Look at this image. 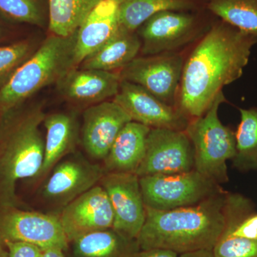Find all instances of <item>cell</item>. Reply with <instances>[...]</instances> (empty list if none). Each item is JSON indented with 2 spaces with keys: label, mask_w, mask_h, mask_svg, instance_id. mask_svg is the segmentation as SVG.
<instances>
[{
  "label": "cell",
  "mask_w": 257,
  "mask_h": 257,
  "mask_svg": "<svg viewBox=\"0 0 257 257\" xmlns=\"http://www.w3.org/2000/svg\"><path fill=\"white\" fill-rule=\"evenodd\" d=\"M256 37L219 20L213 23L184 64L179 109L189 118L209 109L223 87L237 80L247 65Z\"/></svg>",
  "instance_id": "6da1fadb"
},
{
  "label": "cell",
  "mask_w": 257,
  "mask_h": 257,
  "mask_svg": "<svg viewBox=\"0 0 257 257\" xmlns=\"http://www.w3.org/2000/svg\"><path fill=\"white\" fill-rule=\"evenodd\" d=\"M228 192L195 205L167 211L146 207V219L138 238L140 250L162 248L178 253L212 250L227 221Z\"/></svg>",
  "instance_id": "7a4b0ae2"
},
{
  "label": "cell",
  "mask_w": 257,
  "mask_h": 257,
  "mask_svg": "<svg viewBox=\"0 0 257 257\" xmlns=\"http://www.w3.org/2000/svg\"><path fill=\"white\" fill-rule=\"evenodd\" d=\"M77 32L69 37L52 35L0 87V111L8 112L75 68Z\"/></svg>",
  "instance_id": "3957f363"
},
{
  "label": "cell",
  "mask_w": 257,
  "mask_h": 257,
  "mask_svg": "<svg viewBox=\"0 0 257 257\" xmlns=\"http://www.w3.org/2000/svg\"><path fill=\"white\" fill-rule=\"evenodd\" d=\"M45 115L32 109L11 128L0 146V197L9 206L15 197L17 182L36 178L41 170L45 141L40 126Z\"/></svg>",
  "instance_id": "277c9868"
},
{
  "label": "cell",
  "mask_w": 257,
  "mask_h": 257,
  "mask_svg": "<svg viewBox=\"0 0 257 257\" xmlns=\"http://www.w3.org/2000/svg\"><path fill=\"white\" fill-rule=\"evenodd\" d=\"M225 101L221 91L206 112L190 120L185 130L194 150V170L219 184L229 181L226 162L236 155L235 133L218 115Z\"/></svg>",
  "instance_id": "5b68a950"
},
{
  "label": "cell",
  "mask_w": 257,
  "mask_h": 257,
  "mask_svg": "<svg viewBox=\"0 0 257 257\" xmlns=\"http://www.w3.org/2000/svg\"><path fill=\"white\" fill-rule=\"evenodd\" d=\"M145 207L167 211L195 205L224 192L220 184L197 170L140 177Z\"/></svg>",
  "instance_id": "8992f818"
},
{
  "label": "cell",
  "mask_w": 257,
  "mask_h": 257,
  "mask_svg": "<svg viewBox=\"0 0 257 257\" xmlns=\"http://www.w3.org/2000/svg\"><path fill=\"white\" fill-rule=\"evenodd\" d=\"M184 64L182 56L169 52L136 57L119 74L121 80L138 84L166 104L176 106Z\"/></svg>",
  "instance_id": "52a82bcc"
},
{
  "label": "cell",
  "mask_w": 257,
  "mask_h": 257,
  "mask_svg": "<svg viewBox=\"0 0 257 257\" xmlns=\"http://www.w3.org/2000/svg\"><path fill=\"white\" fill-rule=\"evenodd\" d=\"M194 170V150L185 131L151 128L139 177L175 175Z\"/></svg>",
  "instance_id": "ba28073f"
},
{
  "label": "cell",
  "mask_w": 257,
  "mask_h": 257,
  "mask_svg": "<svg viewBox=\"0 0 257 257\" xmlns=\"http://www.w3.org/2000/svg\"><path fill=\"white\" fill-rule=\"evenodd\" d=\"M204 15L202 10L157 13L138 29L142 51L146 55H160L185 45L202 30Z\"/></svg>",
  "instance_id": "9c48e42d"
},
{
  "label": "cell",
  "mask_w": 257,
  "mask_h": 257,
  "mask_svg": "<svg viewBox=\"0 0 257 257\" xmlns=\"http://www.w3.org/2000/svg\"><path fill=\"white\" fill-rule=\"evenodd\" d=\"M99 184L114 211L112 229L126 239H138L146 219L140 177L135 173L106 172Z\"/></svg>",
  "instance_id": "30bf717a"
},
{
  "label": "cell",
  "mask_w": 257,
  "mask_h": 257,
  "mask_svg": "<svg viewBox=\"0 0 257 257\" xmlns=\"http://www.w3.org/2000/svg\"><path fill=\"white\" fill-rule=\"evenodd\" d=\"M25 241L40 248H60L69 242L58 216L19 209H5L0 214V243Z\"/></svg>",
  "instance_id": "8fae6325"
},
{
  "label": "cell",
  "mask_w": 257,
  "mask_h": 257,
  "mask_svg": "<svg viewBox=\"0 0 257 257\" xmlns=\"http://www.w3.org/2000/svg\"><path fill=\"white\" fill-rule=\"evenodd\" d=\"M114 101L132 121L151 128L185 131L190 121L179 107L166 104L145 88L126 81L121 80Z\"/></svg>",
  "instance_id": "7c38bea8"
},
{
  "label": "cell",
  "mask_w": 257,
  "mask_h": 257,
  "mask_svg": "<svg viewBox=\"0 0 257 257\" xmlns=\"http://www.w3.org/2000/svg\"><path fill=\"white\" fill-rule=\"evenodd\" d=\"M58 216L69 243L83 235L112 229L114 220L110 201L100 184L67 204Z\"/></svg>",
  "instance_id": "4fadbf2b"
},
{
  "label": "cell",
  "mask_w": 257,
  "mask_h": 257,
  "mask_svg": "<svg viewBox=\"0 0 257 257\" xmlns=\"http://www.w3.org/2000/svg\"><path fill=\"white\" fill-rule=\"evenodd\" d=\"M43 189L45 199L63 208L100 182L104 167L79 155L60 162L54 167Z\"/></svg>",
  "instance_id": "5bb4252c"
},
{
  "label": "cell",
  "mask_w": 257,
  "mask_h": 257,
  "mask_svg": "<svg viewBox=\"0 0 257 257\" xmlns=\"http://www.w3.org/2000/svg\"><path fill=\"white\" fill-rule=\"evenodd\" d=\"M131 121L126 111L114 100L91 106L83 114L84 150L92 158L104 161L120 131Z\"/></svg>",
  "instance_id": "9a60e30c"
},
{
  "label": "cell",
  "mask_w": 257,
  "mask_h": 257,
  "mask_svg": "<svg viewBox=\"0 0 257 257\" xmlns=\"http://www.w3.org/2000/svg\"><path fill=\"white\" fill-rule=\"evenodd\" d=\"M119 5L111 0H101L88 15L77 32L74 64L83 61L105 45L119 30Z\"/></svg>",
  "instance_id": "2e32d148"
},
{
  "label": "cell",
  "mask_w": 257,
  "mask_h": 257,
  "mask_svg": "<svg viewBox=\"0 0 257 257\" xmlns=\"http://www.w3.org/2000/svg\"><path fill=\"white\" fill-rule=\"evenodd\" d=\"M119 74L96 69L74 68L59 81L64 97L79 104H98L119 92Z\"/></svg>",
  "instance_id": "e0dca14e"
},
{
  "label": "cell",
  "mask_w": 257,
  "mask_h": 257,
  "mask_svg": "<svg viewBox=\"0 0 257 257\" xmlns=\"http://www.w3.org/2000/svg\"><path fill=\"white\" fill-rule=\"evenodd\" d=\"M150 130L136 121L125 125L104 160L105 172L136 173L145 157Z\"/></svg>",
  "instance_id": "ac0fdd59"
},
{
  "label": "cell",
  "mask_w": 257,
  "mask_h": 257,
  "mask_svg": "<svg viewBox=\"0 0 257 257\" xmlns=\"http://www.w3.org/2000/svg\"><path fill=\"white\" fill-rule=\"evenodd\" d=\"M46 128L45 154L41 170L36 178H45L60 160L73 151L77 138V126L73 116L64 113H56L45 116Z\"/></svg>",
  "instance_id": "d6986e66"
},
{
  "label": "cell",
  "mask_w": 257,
  "mask_h": 257,
  "mask_svg": "<svg viewBox=\"0 0 257 257\" xmlns=\"http://www.w3.org/2000/svg\"><path fill=\"white\" fill-rule=\"evenodd\" d=\"M142 48L140 37L135 32L120 27L112 38L105 45L79 64L81 69L112 72L123 69L137 57Z\"/></svg>",
  "instance_id": "ffe728a7"
},
{
  "label": "cell",
  "mask_w": 257,
  "mask_h": 257,
  "mask_svg": "<svg viewBox=\"0 0 257 257\" xmlns=\"http://www.w3.org/2000/svg\"><path fill=\"white\" fill-rule=\"evenodd\" d=\"M206 0H125L119 5L120 27L135 32L147 20L165 11L197 12L205 10Z\"/></svg>",
  "instance_id": "44dd1931"
},
{
  "label": "cell",
  "mask_w": 257,
  "mask_h": 257,
  "mask_svg": "<svg viewBox=\"0 0 257 257\" xmlns=\"http://www.w3.org/2000/svg\"><path fill=\"white\" fill-rule=\"evenodd\" d=\"M73 257H135L138 239H126L113 229L83 235L71 241Z\"/></svg>",
  "instance_id": "7402d4cb"
},
{
  "label": "cell",
  "mask_w": 257,
  "mask_h": 257,
  "mask_svg": "<svg viewBox=\"0 0 257 257\" xmlns=\"http://www.w3.org/2000/svg\"><path fill=\"white\" fill-rule=\"evenodd\" d=\"M101 0H49L50 30L52 35L69 37L78 30Z\"/></svg>",
  "instance_id": "603a6c76"
},
{
  "label": "cell",
  "mask_w": 257,
  "mask_h": 257,
  "mask_svg": "<svg viewBox=\"0 0 257 257\" xmlns=\"http://www.w3.org/2000/svg\"><path fill=\"white\" fill-rule=\"evenodd\" d=\"M241 120L236 138V155L232 161L234 168L241 172L257 170V106L239 109Z\"/></svg>",
  "instance_id": "cb8c5ba5"
},
{
  "label": "cell",
  "mask_w": 257,
  "mask_h": 257,
  "mask_svg": "<svg viewBox=\"0 0 257 257\" xmlns=\"http://www.w3.org/2000/svg\"><path fill=\"white\" fill-rule=\"evenodd\" d=\"M205 9L231 26L257 38V0H206Z\"/></svg>",
  "instance_id": "d4e9b609"
},
{
  "label": "cell",
  "mask_w": 257,
  "mask_h": 257,
  "mask_svg": "<svg viewBox=\"0 0 257 257\" xmlns=\"http://www.w3.org/2000/svg\"><path fill=\"white\" fill-rule=\"evenodd\" d=\"M0 13L16 21L42 25L43 16L37 0H0Z\"/></svg>",
  "instance_id": "484cf974"
},
{
  "label": "cell",
  "mask_w": 257,
  "mask_h": 257,
  "mask_svg": "<svg viewBox=\"0 0 257 257\" xmlns=\"http://www.w3.org/2000/svg\"><path fill=\"white\" fill-rule=\"evenodd\" d=\"M212 252L214 257H257V240L231 236L224 231Z\"/></svg>",
  "instance_id": "4316f807"
},
{
  "label": "cell",
  "mask_w": 257,
  "mask_h": 257,
  "mask_svg": "<svg viewBox=\"0 0 257 257\" xmlns=\"http://www.w3.org/2000/svg\"><path fill=\"white\" fill-rule=\"evenodd\" d=\"M31 52L32 45L28 41L0 47V84H4L15 71L28 60Z\"/></svg>",
  "instance_id": "83f0119b"
},
{
  "label": "cell",
  "mask_w": 257,
  "mask_h": 257,
  "mask_svg": "<svg viewBox=\"0 0 257 257\" xmlns=\"http://www.w3.org/2000/svg\"><path fill=\"white\" fill-rule=\"evenodd\" d=\"M8 257H42V248L25 241H5Z\"/></svg>",
  "instance_id": "f1b7e54d"
},
{
  "label": "cell",
  "mask_w": 257,
  "mask_h": 257,
  "mask_svg": "<svg viewBox=\"0 0 257 257\" xmlns=\"http://www.w3.org/2000/svg\"><path fill=\"white\" fill-rule=\"evenodd\" d=\"M178 253L170 250L162 248H152V249L141 250L135 257H177Z\"/></svg>",
  "instance_id": "f546056e"
},
{
  "label": "cell",
  "mask_w": 257,
  "mask_h": 257,
  "mask_svg": "<svg viewBox=\"0 0 257 257\" xmlns=\"http://www.w3.org/2000/svg\"><path fill=\"white\" fill-rule=\"evenodd\" d=\"M177 257H214L212 250L200 249L180 253Z\"/></svg>",
  "instance_id": "4dcf8cb0"
},
{
  "label": "cell",
  "mask_w": 257,
  "mask_h": 257,
  "mask_svg": "<svg viewBox=\"0 0 257 257\" xmlns=\"http://www.w3.org/2000/svg\"><path fill=\"white\" fill-rule=\"evenodd\" d=\"M42 257H66L64 250L60 248L51 247L42 249Z\"/></svg>",
  "instance_id": "1f68e13d"
},
{
  "label": "cell",
  "mask_w": 257,
  "mask_h": 257,
  "mask_svg": "<svg viewBox=\"0 0 257 257\" xmlns=\"http://www.w3.org/2000/svg\"><path fill=\"white\" fill-rule=\"evenodd\" d=\"M0 257H8L6 251H4L1 247H0Z\"/></svg>",
  "instance_id": "d6a6232c"
},
{
  "label": "cell",
  "mask_w": 257,
  "mask_h": 257,
  "mask_svg": "<svg viewBox=\"0 0 257 257\" xmlns=\"http://www.w3.org/2000/svg\"><path fill=\"white\" fill-rule=\"evenodd\" d=\"M111 1L114 2L115 3L119 5L120 4H121L123 2H124L125 0H111Z\"/></svg>",
  "instance_id": "836d02e7"
},
{
  "label": "cell",
  "mask_w": 257,
  "mask_h": 257,
  "mask_svg": "<svg viewBox=\"0 0 257 257\" xmlns=\"http://www.w3.org/2000/svg\"><path fill=\"white\" fill-rule=\"evenodd\" d=\"M0 36H1V29H0Z\"/></svg>",
  "instance_id": "e575fe53"
}]
</instances>
